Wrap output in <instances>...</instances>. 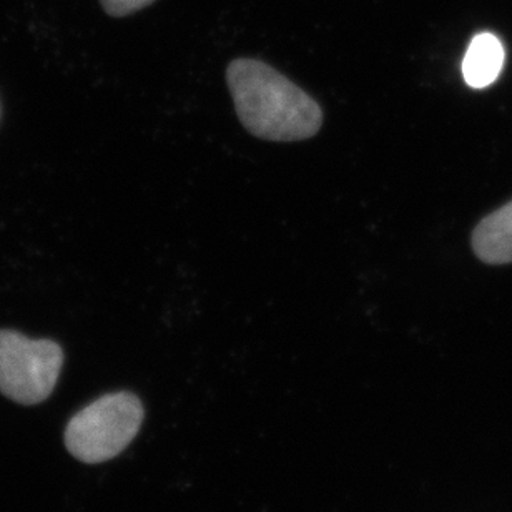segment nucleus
Wrapping results in <instances>:
<instances>
[{
	"instance_id": "obj_2",
	"label": "nucleus",
	"mask_w": 512,
	"mask_h": 512,
	"mask_svg": "<svg viewBox=\"0 0 512 512\" xmlns=\"http://www.w3.org/2000/svg\"><path fill=\"white\" fill-rule=\"evenodd\" d=\"M143 404L128 391L105 394L70 419L65 446L87 464L105 463L122 453L143 423Z\"/></svg>"
},
{
	"instance_id": "obj_6",
	"label": "nucleus",
	"mask_w": 512,
	"mask_h": 512,
	"mask_svg": "<svg viewBox=\"0 0 512 512\" xmlns=\"http://www.w3.org/2000/svg\"><path fill=\"white\" fill-rule=\"evenodd\" d=\"M153 2L155 0H100L105 12L112 17H127L152 5Z\"/></svg>"
},
{
	"instance_id": "obj_1",
	"label": "nucleus",
	"mask_w": 512,
	"mask_h": 512,
	"mask_svg": "<svg viewBox=\"0 0 512 512\" xmlns=\"http://www.w3.org/2000/svg\"><path fill=\"white\" fill-rule=\"evenodd\" d=\"M227 85L238 119L256 138L301 142L320 132L323 110L318 102L263 60L230 62Z\"/></svg>"
},
{
	"instance_id": "obj_5",
	"label": "nucleus",
	"mask_w": 512,
	"mask_h": 512,
	"mask_svg": "<svg viewBox=\"0 0 512 512\" xmlns=\"http://www.w3.org/2000/svg\"><path fill=\"white\" fill-rule=\"evenodd\" d=\"M473 248L489 265L512 263V202L479 223L473 233Z\"/></svg>"
},
{
	"instance_id": "obj_4",
	"label": "nucleus",
	"mask_w": 512,
	"mask_h": 512,
	"mask_svg": "<svg viewBox=\"0 0 512 512\" xmlns=\"http://www.w3.org/2000/svg\"><path fill=\"white\" fill-rule=\"evenodd\" d=\"M504 59L506 52L496 35L489 32L476 35L463 59L466 84L473 89H486L494 84L503 70Z\"/></svg>"
},
{
	"instance_id": "obj_3",
	"label": "nucleus",
	"mask_w": 512,
	"mask_h": 512,
	"mask_svg": "<svg viewBox=\"0 0 512 512\" xmlns=\"http://www.w3.org/2000/svg\"><path fill=\"white\" fill-rule=\"evenodd\" d=\"M62 365L64 351L55 341L0 330V393L7 398L20 404L42 403L54 391Z\"/></svg>"
}]
</instances>
